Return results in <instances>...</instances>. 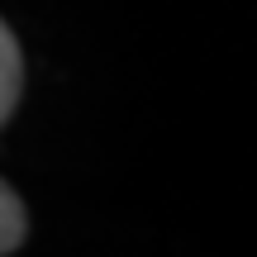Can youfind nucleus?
<instances>
[{
	"label": "nucleus",
	"instance_id": "nucleus-1",
	"mask_svg": "<svg viewBox=\"0 0 257 257\" xmlns=\"http://www.w3.org/2000/svg\"><path fill=\"white\" fill-rule=\"evenodd\" d=\"M19 43H15V34H0V119H10L15 114V105H19V86H24V72H19Z\"/></svg>",
	"mask_w": 257,
	"mask_h": 257
},
{
	"label": "nucleus",
	"instance_id": "nucleus-2",
	"mask_svg": "<svg viewBox=\"0 0 257 257\" xmlns=\"http://www.w3.org/2000/svg\"><path fill=\"white\" fill-rule=\"evenodd\" d=\"M24 243V205H19L15 186L0 191V252H15Z\"/></svg>",
	"mask_w": 257,
	"mask_h": 257
}]
</instances>
